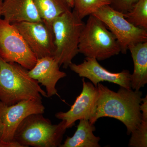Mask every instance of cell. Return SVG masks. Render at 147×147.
Returning a JSON list of instances; mask_svg holds the SVG:
<instances>
[{
    "mask_svg": "<svg viewBox=\"0 0 147 147\" xmlns=\"http://www.w3.org/2000/svg\"><path fill=\"white\" fill-rule=\"evenodd\" d=\"M0 57L30 70L37 59L13 24L0 18Z\"/></svg>",
    "mask_w": 147,
    "mask_h": 147,
    "instance_id": "cell-7",
    "label": "cell"
},
{
    "mask_svg": "<svg viewBox=\"0 0 147 147\" xmlns=\"http://www.w3.org/2000/svg\"><path fill=\"white\" fill-rule=\"evenodd\" d=\"M24 38L37 59L54 56L55 52L53 29L42 21L12 24Z\"/></svg>",
    "mask_w": 147,
    "mask_h": 147,
    "instance_id": "cell-8",
    "label": "cell"
},
{
    "mask_svg": "<svg viewBox=\"0 0 147 147\" xmlns=\"http://www.w3.org/2000/svg\"><path fill=\"white\" fill-rule=\"evenodd\" d=\"M92 15L102 21L115 35L123 54H126L130 45L147 41V30L129 23L123 13L110 5L102 7Z\"/></svg>",
    "mask_w": 147,
    "mask_h": 147,
    "instance_id": "cell-6",
    "label": "cell"
},
{
    "mask_svg": "<svg viewBox=\"0 0 147 147\" xmlns=\"http://www.w3.org/2000/svg\"><path fill=\"white\" fill-rule=\"evenodd\" d=\"M134 63V71L131 74V88L139 90L147 84V41L130 45Z\"/></svg>",
    "mask_w": 147,
    "mask_h": 147,
    "instance_id": "cell-14",
    "label": "cell"
},
{
    "mask_svg": "<svg viewBox=\"0 0 147 147\" xmlns=\"http://www.w3.org/2000/svg\"><path fill=\"white\" fill-rule=\"evenodd\" d=\"M3 1V0H0V18H1V16Z\"/></svg>",
    "mask_w": 147,
    "mask_h": 147,
    "instance_id": "cell-23",
    "label": "cell"
},
{
    "mask_svg": "<svg viewBox=\"0 0 147 147\" xmlns=\"http://www.w3.org/2000/svg\"><path fill=\"white\" fill-rule=\"evenodd\" d=\"M77 129L71 137H67L60 147H100V138L95 136L94 124L88 120H80Z\"/></svg>",
    "mask_w": 147,
    "mask_h": 147,
    "instance_id": "cell-15",
    "label": "cell"
},
{
    "mask_svg": "<svg viewBox=\"0 0 147 147\" xmlns=\"http://www.w3.org/2000/svg\"><path fill=\"white\" fill-rule=\"evenodd\" d=\"M97 88L96 110L90 122L94 124L100 118H113L123 123L127 134H131L142 120L140 105L143 98L142 92L121 87L117 92H115L100 83Z\"/></svg>",
    "mask_w": 147,
    "mask_h": 147,
    "instance_id": "cell-1",
    "label": "cell"
},
{
    "mask_svg": "<svg viewBox=\"0 0 147 147\" xmlns=\"http://www.w3.org/2000/svg\"><path fill=\"white\" fill-rule=\"evenodd\" d=\"M68 4L69 5L71 8H73L74 7V0H66Z\"/></svg>",
    "mask_w": 147,
    "mask_h": 147,
    "instance_id": "cell-22",
    "label": "cell"
},
{
    "mask_svg": "<svg viewBox=\"0 0 147 147\" xmlns=\"http://www.w3.org/2000/svg\"><path fill=\"white\" fill-rule=\"evenodd\" d=\"M142 120L137 128L131 133L128 146L131 147H147V96L142 98L140 105Z\"/></svg>",
    "mask_w": 147,
    "mask_h": 147,
    "instance_id": "cell-17",
    "label": "cell"
},
{
    "mask_svg": "<svg viewBox=\"0 0 147 147\" xmlns=\"http://www.w3.org/2000/svg\"><path fill=\"white\" fill-rule=\"evenodd\" d=\"M65 124V120L53 124L42 114H31L19 124L12 141L22 147H60L67 129Z\"/></svg>",
    "mask_w": 147,
    "mask_h": 147,
    "instance_id": "cell-3",
    "label": "cell"
},
{
    "mask_svg": "<svg viewBox=\"0 0 147 147\" xmlns=\"http://www.w3.org/2000/svg\"><path fill=\"white\" fill-rule=\"evenodd\" d=\"M60 67L54 57H47L37 59L34 67L28 70L29 76L45 87L47 97L58 95L56 85L67 76L65 72L60 70Z\"/></svg>",
    "mask_w": 147,
    "mask_h": 147,
    "instance_id": "cell-12",
    "label": "cell"
},
{
    "mask_svg": "<svg viewBox=\"0 0 147 147\" xmlns=\"http://www.w3.org/2000/svg\"><path fill=\"white\" fill-rule=\"evenodd\" d=\"M138 0H111L110 6L125 14L133 8Z\"/></svg>",
    "mask_w": 147,
    "mask_h": 147,
    "instance_id": "cell-20",
    "label": "cell"
},
{
    "mask_svg": "<svg viewBox=\"0 0 147 147\" xmlns=\"http://www.w3.org/2000/svg\"><path fill=\"white\" fill-rule=\"evenodd\" d=\"M85 23L74 10L66 11L52 24L55 52L54 58L60 66L67 68L79 53V38Z\"/></svg>",
    "mask_w": 147,
    "mask_h": 147,
    "instance_id": "cell-4",
    "label": "cell"
},
{
    "mask_svg": "<svg viewBox=\"0 0 147 147\" xmlns=\"http://www.w3.org/2000/svg\"><path fill=\"white\" fill-rule=\"evenodd\" d=\"M3 126L2 123L0 122V137L2 133Z\"/></svg>",
    "mask_w": 147,
    "mask_h": 147,
    "instance_id": "cell-24",
    "label": "cell"
},
{
    "mask_svg": "<svg viewBox=\"0 0 147 147\" xmlns=\"http://www.w3.org/2000/svg\"><path fill=\"white\" fill-rule=\"evenodd\" d=\"M82 82V92L76 97L70 109L67 112L55 114L57 118L65 121L67 129L72 127L76 121L82 119L90 120L95 114L98 95L97 87L90 82H86L84 78Z\"/></svg>",
    "mask_w": 147,
    "mask_h": 147,
    "instance_id": "cell-11",
    "label": "cell"
},
{
    "mask_svg": "<svg viewBox=\"0 0 147 147\" xmlns=\"http://www.w3.org/2000/svg\"><path fill=\"white\" fill-rule=\"evenodd\" d=\"M111 3V0H74V10L83 19Z\"/></svg>",
    "mask_w": 147,
    "mask_h": 147,
    "instance_id": "cell-19",
    "label": "cell"
},
{
    "mask_svg": "<svg viewBox=\"0 0 147 147\" xmlns=\"http://www.w3.org/2000/svg\"><path fill=\"white\" fill-rule=\"evenodd\" d=\"M79 53L86 57L103 61L118 55L120 46L105 24L93 15H89L79 38Z\"/></svg>",
    "mask_w": 147,
    "mask_h": 147,
    "instance_id": "cell-5",
    "label": "cell"
},
{
    "mask_svg": "<svg viewBox=\"0 0 147 147\" xmlns=\"http://www.w3.org/2000/svg\"><path fill=\"white\" fill-rule=\"evenodd\" d=\"M124 16L135 26L147 30V0H138L133 8Z\"/></svg>",
    "mask_w": 147,
    "mask_h": 147,
    "instance_id": "cell-18",
    "label": "cell"
},
{
    "mask_svg": "<svg viewBox=\"0 0 147 147\" xmlns=\"http://www.w3.org/2000/svg\"><path fill=\"white\" fill-rule=\"evenodd\" d=\"M45 110L42 101L39 100H23L11 105L0 101V122L3 126L0 139L13 141L16 128L25 118L32 114H43Z\"/></svg>",
    "mask_w": 147,
    "mask_h": 147,
    "instance_id": "cell-9",
    "label": "cell"
},
{
    "mask_svg": "<svg viewBox=\"0 0 147 147\" xmlns=\"http://www.w3.org/2000/svg\"><path fill=\"white\" fill-rule=\"evenodd\" d=\"M0 147H22L18 143L11 141L10 142H5L0 139Z\"/></svg>",
    "mask_w": 147,
    "mask_h": 147,
    "instance_id": "cell-21",
    "label": "cell"
},
{
    "mask_svg": "<svg viewBox=\"0 0 147 147\" xmlns=\"http://www.w3.org/2000/svg\"><path fill=\"white\" fill-rule=\"evenodd\" d=\"M69 67L80 77L89 79L95 87L100 82H108L125 88L131 89V74L129 71L110 72L100 65L95 58L86 57L82 63L76 64L71 63Z\"/></svg>",
    "mask_w": 147,
    "mask_h": 147,
    "instance_id": "cell-10",
    "label": "cell"
},
{
    "mask_svg": "<svg viewBox=\"0 0 147 147\" xmlns=\"http://www.w3.org/2000/svg\"><path fill=\"white\" fill-rule=\"evenodd\" d=\"M42 22L52 28L55 18L71 8L66 0H34Z\"/></svg>",
    "mask_w": 147,
    "mask_h": 147,
    "instance_id": "cell-16",
    "label": "cell"
},
{
    "mask_svg": "<svg viewBox=\"0 0 147 147\" xmlns=\"http://www.w3.org/2000/svg\"><path fill=\"white\" fill-rule=\"evenodd\" d=\"M28 70L18 63L7 62L0 57V101L7 105L26 100L42 101L47 97L39 83Z\"/></svg>",
    "mask_w": 147,
    "mask_h": 147,
    "instance_id": "cell-2",
    "label": "cell"
},
{
    "mask_svg": "<svg viewBox=\"0 0 147 147\" xmlns=\"http://www.w3.org/2000/svg\"><path fill=\"white\" fill-rule=\"evenodd\" d=\"M1 16L11 24L42 21L34 0H4Z\"/></svg>",
    "mask_w": 147,
    "mask_h": 147,
    "instance_id": "cell-13",
    "label": "cell"
}]
</instances>
